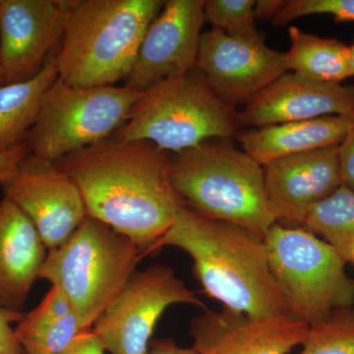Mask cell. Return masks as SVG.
Wrapping results in <instances>:
<instances>
[{
	"mask_svg": "<svg viewBox=\"0 0 354 354\" xmlns=\"http://www.w3.org/2000/svg\"><path fill=\"white\" fill-rule=\"evenodd\" d=\"M298 354H354V306L309 326Z\"/></svg>",
	"mask_w": 354,
	"mask_h": 354,
	"instance_id": "23",
	"label": "cell"
},
{
	"mask_svg": "<svg viewBox=\"0 0 354 354\" xmlns=\"http://www.w3.org/2000/svg\"><path fill=\"white\" fill-rule=\"evenodd\" d=\"M290 46L286 53L288 72L327 83H342L349 78L348 46L337 39L323 38L288 28Z\"/></svg>",
	"mask_w": 354,
	"mask_h": 354,
	"instance_id": "21",
	"label": "cell"
},
{
	"mask_svg": "<svg viewBox=\"0 0 354 354\" xmlns=\"http://www.w3.org/2000/svg\"><path fill=\"white\" fill-rule=\"evenodd\" d=\"M24 313H13L0 307V354H23L15 330L11 328V323L19 322Z\"/></svg>",
	"mask_w": 354,
	"mask_h": 354,
	"instance_id": "26",
	"label": "cell"
},
{
	"mask_svg": "<svg viewBox=\"0 0 354 354\" xmlns=\"http://www.w3.org/2000/svg\"><path fill=\"white\" fill-rule=\"evenodd\" d=\"M255 4L254 0H204L205 22L234 36H259Z\"/></svg>",
	"mask_w": 354,
	"mask_h": 354,
	"instance_id": "24",
	"label": "cell"
},
{
	"mask_svg": "<svg viewBox=\"0 0 354 354\" xmlns=\"http://www.w3.org/2000/svg\"><path fill=\"white\" fill-rule=\"evenodd\" d=\"M348 62L351 76L354 77V39L353 44L348 46Z\"/></svg>",
	"mask_w": 354,
	"mask_h": 354,
	"instance_id": "32",
	"label": "cell"
},
{
	"mask_svg": "<svg viewBox=\"0 0 354 354\" xmlns=\"http://www.w3.org/2000/svg\"><path fill=\"white\" fill-rule=\"evenodd\" d=\"M196 69L232 108L246 104L288 72L286 53L268 46L261 35L234 36L215 28L202 32Z\"/></svg>",
	"mask_w": 354,
	"mask_h": 354,
	"instance_id": "11",
	"label": "cell"
},
{
	"mask_svg": "<svg viewBox=\"0 0 354 354\" xmlns=\"http://www.w3.org/2000/svg\"><path fill=\"white\" fill-rule=\"evenodd\" d=\"M57 78L55 55L34 78L0 86V153L26 141L38 118L44 95Z\"/></svg>",
	"mask_w": 354,
	"mask_h": 354,
	"instance_id": "20",
	"label": "cell"
},
{
	"mask_svg": "<svg viewBox=\"0 0 354 354\" xmlns=\"http://www.w3.org/2000/svg\"><path fill=\"white\" fill-rule=\"evenodd\" d=\"M308 329L290 314L251 316L221 307L193 319L189 334L199 354H288L302 346Z\"/></svg>",
	"mask_w": 354,
	"mask_h": 354,
	"instance_id": "14",
	"label": "cell"
},
{
	"mask_svg": "<svg viewBox=\"0 0 354 354\" xmlns=\"http://www.w3.org/2000/svg\"><path fill=\"white\" fill-rule=\"evenodd\" d=\"M270 266L291 313L308 326L354 306V279L329 243L301 227L276 223L264 237Z\"/></svg>",
	"mask_w": 354,
	"mask_h": 354,
	"instance_id": "7",
	"label": "cell"
},
{
	"mask_svg": "<svg viewBox=\"0 0 354 354\" xmlns=\"http://www.w3.org/2000/svg\"><path fill=\"white\" fill-rule=\"evenodd\" d=\"M148 354H199L194 348H181L172 339L151 342Z\"/></svg>",
	"mask_w": 354,
	"mask_h": 354,
	"instance_id": "30",
	"label": "cell"
},
{
	"mask_svg": "<svg viewBox=\"0 0 354 354\" xmlns=\"http://www.w3.org/2000/svg\"><path fill=\"white\" fill-rule=\"evenodd\" d=\"M301 227L321 235L346 259L354 239L353 191L342 184L335 192L310 208Z\"/></svg>",
	"mask_w": 354,
	"mask_h": 354,
	"instance_id": "22",
	"label": "cell"
},
{
	"mask_svg": "<svg viewBox=\"0 0 354 354\" xmlns=\"http://www.w3.org/2000/svg\"><path fill=\"white\" fill-rule=\"evenodd\" d=\"M279 0H264V1H256L254 13H255L256 20L257 19H272L277 9L279 6Z\"/></svg>",
	"mask_w": 354,
	"mask_h": 354,
	"instance_id": "31",
	"label": "cell"
},
{
	"mask_svg": "<svg viewBox=\"0 0 354 354\" xmlns=\"http://www.w3.org/2000/svg\"><path fill=\"white\" fill-rule=\"evenodd\" d=\"M353 124L354 116H324L256 128L239 140L241 150L265 167L279 158L339 145Z\"/></svg>",
	"mask_w": 354,
	"mask_h": 354,
	"instance_id": "18",
	"label": "cell"
},
{
	"mask_svg": "<svg viewBox=\"0 0 354 354\" xmlns=\"http://www.w3.org/2000/svg\"><path fill=\"white\" fill-rule=\"evenodd\" d=\"M171 181L184 206L205 218L262 237L277 223L266 194L264 167L230 140H208L171 153Z\"/></svg>",
	"mask_w": 354,
	"mask_h": 354,
	"instance_id": "4",
	"label": "cell"
},
{
	"mask_svg": "<svg viewBox=\"0 0 354 354\" xmlns=\"http://www.w3.org/2000/svg\"><path fill=\"white\" fill-rule=\"evenodd\" d=\"M104 346L92 329L86 330L71 344L57 354H104Z\"/></svg>",
	"mask_w": 354,
	"mask_h": 354,
	"instance_id": "29",
	"label": "cell"
},
{
	"mask_svg": "<svg viewBox=\"0 0 354 354\" xmlns=\"http://www.w3.org/2000/svg\"><path fill=\"white\" fill-rule=\"evenodd\" d=\"M29 153V148L26 141L14 147L11 150L0 153V185H6L11 181Z\"/></svg>",
	"mask_w": 354,
	"mask_h": 354,
	"instance_id": "27",
	"label": "cell"
},
{
	"mask_svg": "<svg viewBox=\"0 0 354 354\" xmlns=\"http://www.w3.org/2000/svg\"><path fill=\"white\" fill-rule=\"evenodd\" d=\"M141 93L123 86L81 88L57 78L41 100L26 143L30 155L55 162L113 137Z\"/></svg>",
	"mask_w": 354,
	"mask_h": 354,
	"instance_id": "8",
	"label": "cell"
},
{
	"mask_svg": "<svg viewBox=\"0 0 354 354\" xmlns=\"http://www.w3.org/2000/svg\"><path fill=\"white\" fill-rule=\"evenodd\" d=\"M342 184L354 192V124L339 145Z\"/></svg>",
	"mask_w": 354,
	"mask_h": 354,
	"instance_id": "28",
	"label": "cell"
},
{
	"mask_svg": "<svg viewBox=\"0 0 354 354\" xmlns=\"http://www.w3.org/2000/svg\"><path fill=\"white\" fill-rule=\"evenodd\" d=\"M239 124L235 108L225 104L195 68L142 92L113 137L151 142L177 153L208 140H230Z\"/></svg>",
	"mask_w": 354,
	"mask_h": 354,
	"instance_id": "6",
	"label": "cell"
},
{
	"mask_svg": "<svg viewBox=\"0 0 354 354\" xmlns=\"http://www.w3.org/2000/svg\"><path fill=\"white\" fill-rule=\"evenodd\" d=\"M3 84H4L3 72H2L1 64H0V86L3 85Z\"/></svg>",
	"mask_w": 354,
	"mask_h": 354,
	"instance_id": "34",
	"label": "cell"
},
{
	"mask_svg": "<svg viewBox=\"0 0 354 354\" xmlns=\"http://www.w3.org/2000/svg\"><path fill=\"white\" fill-rule=\"evenodd\" d=\"M77 0H0V64L4 84L38 75L57 55Z\"/></svg>",
	"mask_w": 354,
	"mask_h": 354,
	"instance_id": "10",
	"label": "cell"
},
{
	"mask_svg": "<svg viewBox=\"0 0 354 354\" xmlns=\"http://www.w3.org/2000/svg\"><path fill=\"white\" fill-rule=\"evenodd\" d=\"M263 167L266 194L277 223L301 227L310 208L342 184L339 145L279 158Z\"/></svg>",
	"mask_w": 354,
	"mask_h": 354,
	"instance_id": "15",
	"label": "cell"
},
{
	"mask_svg": "<svg viewBox=\"0 0 354 354\" xmlns=\"http://www.w3.org/2000/svg\"><path fill=\"white\" fill-rule=\"evenodd\" d=\"M330 115L354 116V86L286 72L247 102L239 122L260 128Z\"/></svg>",
	"mask_w": 354,
	"mask_h": 354,
	"instance_id": "16",
	"label": "cell"
},
{
	"mask_svg": "<svg viewBox=\"0 0 354 354\" xmlns=\"http://www.w3.org/2000/svg\"><path fill=\"white\" fill-rule=\"evenodd\" d=\"M204 0H167L145 32L127 87L142 93L196 68Z\"/></svg>",
	"mask_w": 354,
	"mask_h": 354,
	"instance_id": "12",
	"label": "cell"
},
{
	"mask_svg": "<svg viewBox=\"0 0 354 354\" xmlns=\"http://www.w3.org/2000/svg\"><path fill=\"white\" fill-rule=\"evenodd\" d=\"M160 0H77L57 53L58 78L75 87L127 79Z\"/></svg>",
	"mask_w": 354,
	"mask_h": 354,
	"instance_id": "3",
	"label": "cell"
},
{
	"mask_svg": "<svg viewBox=\"0 0 354 354\" xmlns=\"http://www.w3.org/2000/svg\"><path fill=\"white\" fill-rule=\"evenodd\" d=\"M2 188L4 196L34 223L48 251L64 243L87 216L73 179L57 164L43 162L30 153Z\"/></svg>",
	"mask_w": 354,
	"mask_h": 354,
	"instance_id": "13",
	"label": "cell"
},
{
	"mask_svg": "<svg viewBox=\"0 0 354 354\" xmlns=\"http://www.w3.org/2000/svg\"><path fill=\"white\" fill-rule=\"evenodd\" d=\"M46 255L34 223L4 196L0 201V307L22 313Z\"/></svg>",
	"mask_w": 354,
	"mask_h": 354,
	"instance_id": "17",
	"label": "cell"
},
{
	"mask_svg": "<svg viewBox=\"0 0 354 354\" xmlns=\"http://www.w3.org/2000/svg\"><path fill=\"white\" fill-rule=\"evenodd\" d=\"M85 330L62 291L51 286L38 306L23 315L15 335L25 354H57Z\"/></svg>",
	"mask_w": 354,
	"mask_h": 354,
	"instance_id": "19",
	"label": "cell"
},
{
	"mask_svg": "<svg viewBox=\"0 0 354 354\" xmlns=\"http://www.w3.org/2000/svg\"><path fill=\"white\" fill-rule=\"evenodd\" d=\"M165 246L190 256L203 290L225 308L251 316L292 315L261 235L205 218L183 205L158 249Z\"/></svg>",
	"mask_w": 354,
	"mask_h": 354,
	"instance_id": "2",
	"label": "cell"
},
{
	"mask_svg": "<svg viewBox=\"0 0 354 354\" xmlns=\"http://www.w3.org/2000/svg\"><path fill=\"white\" fill-rule=\"evenodd\" d=\"M206 306L167 265L136 271L97 318L92 330L111 354H148L153 330L171 305Z\"/></svg>",
	"mask_w": 354,
	"mask_h": 354,
	"instance_id": "9",
	"label": "cell"
},
{
	"mask_svg": "<svg viewBox=\"0 0 354 354\" xmlns=\"http://www.w3.org/2000/svg\"><path fill=\"white\" fill-rule=\"evenodd\" d=\"M143 257L129 237L87 216L64 243L48 251L39 279L59 288L81 326L92 329Z\"/></svg>",
	"mask_w": 354,
	"mask_h": 354,
	"instance_id": "5",
	"label": "cell"
},
{
	"mask_svg": "<svg viewBox=\"0 0 354 354\" xmlns=\"http://www.w3.org/2000/svg\"><path fill=\"white\" fill-rule=\"evenodd\" d=\"M346 262L353 263L354 264V239L349 246L348 254L346 257Z\"/></svg>",
	"mask_w": 354,
	"mask_h": 354,
	"instance_id": "33",
	"label": "cell"
},
{
	"mask_svg": "<svg viewBox=\"0 0 354 354\" xmlns=\"http://www.w3.org/2000/svg\"><path fill=\"white\" fill-rule=\"evenodd\" d=\"M171 153L114 137L55 162L78 186L87 216L129 237L145 256L183 206L171 181Z\"/></svg>",
	"mask_w": 354,
	"mask_h": 354,
	"instance_id": "1",
	"label": "cell"
},
{
	"mask_svg": "<svg viewBox=\"0 0 354 354\" xmlns=\"http://www.w3.org/2000/svg\"><path fill=\"white\" fill-rule=\"evenodd\" d=\"M288 12L293 20L324 14L335 22H354V0H292Z\"/></svg>",
	"mask_w": 354,
	"mask_h": 354,
	"instance_id": "25",
	"label": "cell"
}]
</instances>
